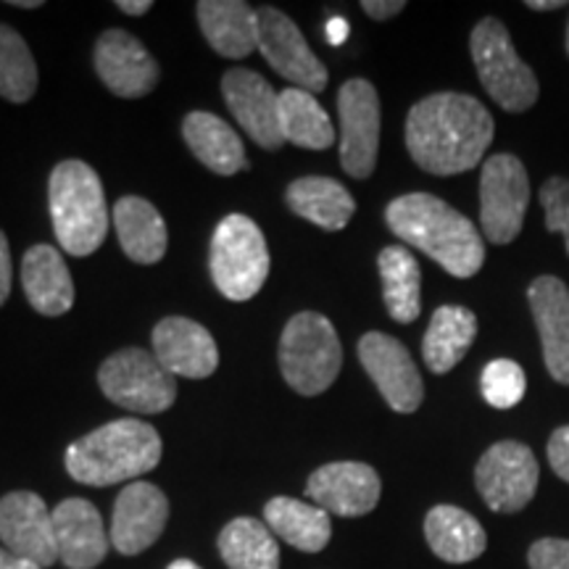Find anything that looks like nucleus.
Returning a JSON list of instances; mask_svg holds the SVG:
<instances>
[{
    "label": "nucleus",
    "instance_id": "nucleus-37",
    "mask_svg": "<svg viewBox=\"0 0 569 569\" xmlns=\"http://www.w3.org/2000/svg\"><path fill=\"white\" fill-rule=\"evenodd\" d=\"M549 465L559 480L569 482V425L559 427L549 440Z\"/></svg>",
    "mask_w": 569,
    "mask_h": 569
},
{
    "label": "nucleus",
    "instance_id": "nucleus-8",
    "mask_svg": "<svg viewBox=\"0 0 569 569\" xmlns=\"http://www.w3.org/2000/svg\"><path fill=\"white\" fill-rule=\"evenodd\" d=\"M98 382L109 401L140 415H161L177 401L174 375L142 348L111 353L98 369Z\"/></svg>",
    "mask_w": 569,
    "mask_h": 569
},
{
    "label": "nucleus",
    "instance_id": "nucleus-45",
    "mask_svg": "<svg viewBox=\"0 0 569 569\" xmlns=\"http://www.w3.org/2000/svg\"><path fill=\"white\" fill-rule=\"evenodd\" d=\"M11 6H17V9H38L42 3L40 0H11Z\"/></svg>",
    "mask_w": 569,
    "mask_h": 569
},
{
    "label": "nucleus",
    "instance_id": "nucleus-12",
    "mask_svg": "<svg viewBox=\"0 0 569 569\" xmlns=\"http://www.w3.org/2000/svg\"><path fill=\"white\" fill-rule=\"evenodd\" d=\"M259 51L293 88L311 96L327 88L325 63L311 51L296 21L274 6L259 9Z\"/></svg>",
    "mask_w": 569,
    "mask_h": 569
},
{
    "label": "nucleus",
    "instance_id": "nucleus-39",
    "mask_svg": "<svg viewBox=\"0 0 569 569\" xmlns=\"http://www.w3.org/2000/svg\"><path fill=\"white\" fill-rule=\"evenodd\" d=\"M11 293V251L9 240L0 232V306L6 303V298Z\"/></svg>",
    "mask_w": 569,
    "mask_h": 569
},
{
    "label": "nucleus",
    "instance_id": "nucleus-27",
    "mask_svg": "<svg viewBox=\"0 0 569 569\" xmlns=\"http://www.w3.org/2000/svg\"><path fill=\"white\" fill-rule=\"evenodd\" d=\"M478 338V317L465 306H440L430 319L422 356L432 375H448L465 359L469 348Z\"/></svg>",
    "mask_w": 569,
    "mask_h": 569
},
{
    "label": "nucleus",
    "instance_id": "nucleus-41",
    "mask_svg": "<svg viewBox=\"0 0 569 569\" xmlns=\"http://www.w3.org/2000/svg\"><path fill=\"white\" fill-rule=\"evenodd\" d=\"M348 38V21L346 19H330V24H327V42H332V46H340Z\"/></svg>",
    "mask_w": 569,
    "mask_h": 569
},
{
    "label": "nucleus",
    "instance_id": "nucleus-34",
    "mask_svg": "<svg viewBox=\"0 0 569 569\" xmlns=\"http://www.w3.org/2000/svg\"><path fill=\"white\" fill-rule=\"evenodd\" d=\"M480 390L493 409H515L528 390V377L517 361L496 359L482 369Z\"/></svg>",
    "mask_w": 569,
    "mask_h": 569
},
{
    "label": "nucleus",
    "instance_id": "nucleus-44",
    "mask_svg": "<svg viewBox=\"0 0 569 569\" xmlns=\"http://www.w3.org/2000/svg\"><path fill=\"white\" fill-rule=\"evenodd\" d=\"M167 569H203V567H198L196 561H190V559H177Z\"/></svg>",
    "mask_w": 569,
    "mask_h": 569
},
{
    "label": "nucleus",
    "instance_id": "nucleus-9",
    "mask_svg": "<svg viewBox=\"0 0 569 569\" xmlns=\"http://www.w3.org/2000/svg\"><path fill=\"white\" fill-rule=\"evenodd\" d=\"M530 206V177L525 163L511 153H496L482 163L480 174V224L496 246L515 243L522 232Z\"/></svg>",
    "mask_w": 569,
    "mask_h": 569
},
{
    "label": "nucleus",
    "instance_id": "nucleus-29",
    "mask_svg": "<svg viewBox=\"0 0 569 569\" xmlns=\"http://www.w3.org/2000/svg\"><path fill=\"white\" fill-rule=\"evenodd\" d=\"M284 198L290 211L330 232L343 230L356 213L353 196L330 177H301L290 184Z\"/></svg>",
    "mask_w": 569,
    "mask_h": 569
},
{
    "label": "nucleus",
    "instance_id": "nucleus-32",
    "mask_svg": "<svg viewBox=\"0 0 569 569\" xmlns=\"http://www.w3.org/2000/svg\"><path fill=\"white\" fill-rule=\"evenodd\" d=\"M219 553L230 569H280L274 532L253 517L232 519L219 532Z\"/></svg>",
    "mask_w": 569,
    "mask_h": 569
},
{
    "label": "nucleus",
    "instance_id": "nucleus-15",
    "mask_svg": "<svg viewBox=\"0 0 569 569\" xmlns=\"http://www.w3.org/2000/svg\"><path fill=\"white\" fill-rule=\"evenodd\" d=\"M222 96L232 117L243 127L248 138L264 151L282 146L280 130V92H274L259 71L230 69L222 77Z\"/></svg>",
    "mask_w": 569,
    "mask_h": 569
},
{
    "label": "nucleus",
    "instance_id": "nucleus-17",
    "mask_svg": "<svg viewBox=\"0 0 569 569\" xmlns=\"http://www.w3.org/2000/svg\"><path fill=\"white\" fill-rule=\"evenodd\" d=\"M169 519V501L153 482H130L113 501L111 546L124 557H138L161 538Z\"/></svg>",
    "mask_w": 569,
    "mask_h": 569
},
{
    "label": "nucleus",
    "instance_id": "nucleus-25",
    "mask_svg": "<svg viewBox=\"0 0 569 569\" xmlns=\"http://www.w3.org/2000/svg\"><path fill=\"white\" fill-rule=\"evenodd\" d=\"M425 538L430 551L448 565H469L488 549V536L478 519L451 503L427 511Z\"/></svg>",
    "mask_w": 569,
    "mask_h": 569
},
{
    "label": "nucleus",
    "instance_id": "nucleus-5",
    "mask_svg": "<svg viewBox=\"0 0 569 569\" xmlns=\"http://www.w3.org/2000/svg\"><path fill=\"white\" fill-rule=\"evenodd\" d=\"M343 367V348L332 322L317 311H301L284 325L280 338V372L301 396L325 393Z\"/></svg>",
    "mask_w": 569,
    "mask_h": 569
},
{
    "label": "nucleus",
    "instance_id": "nucleus-24",
    "mask_svg": "<svg viewBox=\"0 0 569 569\" xmlns=\"http://www.w3.org/2000/svg\"><path fill=\"white\" fill-rule=\"evenodd\" d=\"M113 227L127 259L134 264H159L167 253V222L151 201L138 196H124L113 203Z\"/></svg>",
    "mask_w": 569,
    "mask_h": 569
},
{
    "label": "nucleus",
    "instance_id": "nucleus-18",
    "mask_svg": "<svg viewBox=\"0 0 569 569\" xmlns=\"http://www.w3.org/2000/svg\"><path fill=\"white\" fill-rule=\"evenodd\" d=\"M96 71L106 88L119 98H142L161 80L159 63L138 38L124 30H109L96 46Z\"/></svg>",
    "mask_w": 569,
    "mask_h": 569
},
{
    "label": "nucleus",
    "instance_id": "nucleus-6",
    "mask_svg": "<svg viewBox=\"0 0 569 569\" xmlns=\"http://www.w3.org/2000/svg\"><path fill=\"white\" fill-rule=\"evenodd\" d=\"M211 280L230 301H251L269 277L264 232L243 213H230L217 224L209 251Z\"/></svg>",
    "mask_w": 569,
    "mask_h": 569
},
{
    "label": "nucleus",
    "instance_id": "nucleus-19",
    "mask_svg": "<svg viewBox=\"0 0 569 569\" xmlns=\"http://www.w3.org/2000/svg\"><path fill=\"white\" fill-rule=\"evenodd\" d=\"M153 356L169 375L203 380L219 367V348L203 325L184 317H167L153 327Z\"/></svg>",
    "mask_w": 569,
    "mask_h": 569
},
{
    "label": "nucleus",
    "instance_id": "nucleus-38",
    "mask_svg": "<svg viewBox=\"0 0 569 569\" xmlns=\"http://www.w3.org/2000/svg\"><path fill=\"white\" fill-rule=\"evenodd\" d=\"M361 9H365L369 19L388 21L407 9V3H403V0H365V3H361Z\"/></svg>",
    "mask_w": 569,
    "mask_h": 569
},
{
    "label": "nucleus",
    "instance_id": "nucleus-20",
    "mask_svg": "<svg viewBox=\"0 0 569 569\" xmlns=\"http://www.w3.org/2000/svg\"><path fill=\"white\" fill-rule=\"evenodd\" d=\"M528 301L536 319L546 369L561 386H569V288L559 277L532 280Z\"/></svg>",
    "mask_w": 569,
    "mask_h": 569
},
{
    "label": "nucleus",
    "instance_id": "nucleus-31",
    "mask_svg": "<svg viewBox=\"0 0 569 569\" xmlns=\"http://www.w3.org/2000/svg\"><path fill=\"white\" fill-rule=\"evenodd\" d=\"M280 130L284 142L309 151H327L336 142L330 113L311 92L298 88H284L280 92Z\"/></svg>",
    "mask_w": 569,
    "mask_h": 569
},
{
    "label": "nucleus",
    "instance_id": "nucleus-3",
    "mask_svg": "<svg viewBox=\"0 0 569 569\" xmlns=\"http://www.w3.org/2000/svg\"><path fill=\"white\" fill-rule=\"evenodd\" d=\"M161 436L140 419H113L67 448V472L82 486L106 488L140 478L161 461Z\"/></svg>",
    "mask_w": 569,
    "mask_h": 569
},
{
    "label": "nucleus",
    "instance_id": "nucleus-10",
    "mask_svg": "<svg viewBox=\"0 0 569 569\" xmlns=\"http://www.w3.org/2000/svg\"><path fill=\"white\" fill-rule=\"evenodd\" d=\"M538 480L536 453L517 440L493 443L475 467V486L496 515H515L528 507L538 493Z\"/></svg>",
    "mask_w": 569,
    "mask_h": 569
},
{
    "label": "nucleus",
    "instance_id": "nucleus-14",
    "mask_svg": "<svg viewBox=\"0 0 569 569\" xmlns=\"http://www.w3.org/2000/svg\"><path fill=\"white\" fill-rule=\"evenodd\" d=\"M0 540L6 543V551L40 567L59 561L53 511L30 490H17L0 498Z\"/></svg>",
    "mask_w": 569,
    "mask_h": 569
},
{
    "label": "nucleus",
    "instance_id": "nucleus-11",
    "mask_svg": "<svg viewBox=\"0 0 569 569\" xmlns=\"http://www.w3.org/2000/svg\"><path fill=\"white\" fill-rule=\"evenodd\" d=\"M340 167L353 180H367L380 153V96L367 80H348L338 92Z\"/></svg>",
    "mask_w": 569,
    "mask_h": 569
},
{
    "label": "nucleus",
    "instance_id": "nucleus-26",
    "mask_svg": "<svg viewBox=\"0 0 569 569\" xmlns=\"http://www.w3.org/2000/svg\"><path fill=\"white\" fill-rule=\"evenodd\" d=\"M182 134L196 159L213 174L232 177L248 169L243 140L224 119L213 117L209 111H193L182 122Z\"/></svg>",
    "mask_w": 569,
    "mask_h": 569
},
{
    "label": "nucleus",
    "instance_id": "nucleus-33",
    "mask_svg": "<svg viewBox=\"0 0 569 569\" xmlns=\"http://www.w3.org/2000/svg\"><path fill=\"white\" fill-rule=\"evenodd\" d=\"M38 90V63L24 38L0 24V98L27 103Z\"/></svg>",
    "mask_w": 569,
    "mask_h": 569
},
{
    "label": "nucleus",
    "instance_id": "nucleus-42",
    "mask_svg": "<svg viewBox=\"0 0 569 569\" xmlns=\"http://www.w3.org/2000/svg\"><path fill=\"white\" fill-rule=\"evenodd\" d=\"M119 11L130 13V17H142V13H148L153 9L151 0H119Z\"/></svg>",
    "mask_w": 569,
    "mask_h": 569
},
{
    "label": "nucleus",
    "instance_id": "nucleus-16",
    "mask_svg": "<svg viewBox=\"0 0 569 569\" xmlns=\"http://www.w3.org/2000/svg\"><path fill=\"white\" fill-rule=\"evenodd\" d=\"M380 475L365 461H332L306 482V496L336 517H365L380 503Z\"/></svg>",
    "mask_w": 569,
    "mask_h": 569
},
{
    "label": "nucleus",
    "instance_id": "nucleus-13",
    "mask_svg": "<svg viewBox=\"0 0 569 569\" xmlns=\"http://www.w3.org/2000/svg\"><path fill=\"white\" fill-rule=\"evenodd\" d=\"M359 361L390 409L398 415H411L422 407V375L401 340L390 338L386 332H367L359 340Z\"/></svg>",
    "mask_w": 569,
    "mask_h": 569
},
{
    "label": "nucleus",
    "instance_id": "nucleus-46",
    "mask_svg": "<svg viewBox=\"0 0 569 569\" xmlns=\"http://www.w3.org/2000/svg\"><path fill=\"white\" fill-rule=\"evenodd\" d=\"M567 53H569V24H567Z\"/></svg>",
    "mask_w": 569,
    "mask_h": 569
},
{
    "label": "nucleus",
    "instance_id": "nucleus-2",
    "mask_svg": "<svg viewBox=\"0 0 569 569\" xmlns=\"http://www.w3.org/2000/svg\"><path fill=\"white\" fill-rule=\"evenodd\" d=\"M386 222L403 243L430 256L448 274L467 280L482 269L486 243L465 213L430 193H409L388 203Z\"/></svg>",
    "mask_w": 569,
    "mask_h": 569
},
{
    "label": "nucleus",
    "instance_id": "nucleus-4",
    "mask_svg": "<svg viewBox=\"0 0 569 569\" xmlns=\"http://www.w3.org/2000/svg\"><path fill=\"white\" fill-rule=\"evenodd\" d=\"M53 232L61 248L71 256H90L109 234V206H106L101 177L84 161H61L48 180Z\"/></svg>",
    "mask_w": 569,
    "mask_h": 569
},
{
    "label": "nucleus",
    "instance_id": "nucleus-28",
    "mask_svg": "<svg viewBox=\"0 0 569 569\" xmlns=\"http://www.w3.org/2000/svg\"><path fill=\"white\" fill-rule=\"evenodd\" d=\"M264 517H267V528L298 551L319 553L327 543H330V536H332L330 515H327L325 509H319L317 503H306V501H298V498L277 496L272 501H267Z\"/></svg>",
    "mask_w": 569,
    "mask_h": 569
},
{
    "label": "nucleus",
    "instance_id": "nucleus-1",
    "mask_svg": "<svg viewBox=\"0 0 569 569\" xmlns=\"http://www.w3.org/2000/svg\"><path fill=\"white\" fill-rule=\"evenodd\" d=\"M493 117L478 98L436 92L411 106L407 148L425 172L451 177L475 169L493 142Z\"/></svg>",
    "mask_w": 569,
    "mask_h": 569
},
{
    "label": "nucleus",
    "instance_id": "nucleus-7",
    "mask_svg": "<svg viewBox=\"0 0 569 569\" xmlns=\"http://www.w3.org/2000/svg\"><path fill=\"white\" fill-rule=\"evenodd\" d=\"M469 51H472L482 88L503 111L522 113L536 106L540 96L538 77L519 59L515 42L501 21L493 17L482 19L469 38Z\"/></svg>",
    "mask_w": 569,
    "mask_h": 569
},
{
    "label": "nucleus",
    "instance_id": "nucleus-22",
    "mask_svg": "<svg viewBox=\"0 0 569 569\" xmlns=\"http://www.w3.org/2000/svg\"><path fill=\"white\" fill-rule=\"evenodd\" d=\"M198 24L209 46L224 59H246L259 51V11L243 0H201Z\"/></svg>",
    "mask_w": 569,
    "mask_h": 569
},
{
    "label": "nucleus",
    "instance_id": "nucleus-30",
    "mask_svg": "<svg viewBox=\"0 0 569 569\" xmlns=\"http://www.w3.org/2000/svg\"><path fill=\"white\" fill-rule=\"evenodd\" d=\"M382 280V298L390 319L411 325L422 315V272L409 248L388 246L377 256Z\"/></svg>",
    "mask_w": 569,
    "mask_h": 569
},
{
    "label": "nucleus",
    "instance_id": "nucleus-40",
    "mask_svg": "<svg viewBox=\"0 0 569 569\" xmlns=\"http://www.w3.org/2000/svg\"><path fill=\"white\" fill-rule=\"evenodd\" d=\"M0 569H42V567L34 565L30 559H21L17 553L0 549Z\"/></svg>",
    "mask_w": 569,
    "mask_h": 569
},
{
    "label": "nucleus",
    "instance_id": "nucleus-35",
    "mask_svg": "<svg viewBox=\"0 0 569 569\" xmlns=\"http://www.w3.org/2000/svg\"><path fill=\"white\" fill-rule=\"evenodd\" d=\"M540 206H543L546 230L565 234V248L569 253V180L551 177L540 188Z\"/></svg>",
    "mask_w": 569,
    "mask_h": 569
},
{
    "label": "nucleus",
    "instance_id": "nucleus-21",
    "mask_svg": "<svg viewBox=\"0 0 569 569\" xmlns=\"http://www.w3.org/2000/svg\"><path fill=\"white\" fill-rule=\"evenodd\" d=\"M59 561L69 569H92L109 553L111 538L106 536L101 511L84 498H67L53 511Z\"/></svg>",
    "mask_w": 569,
    "mask_h": 569
},
{
    "label": "nucleus",
    "instance_id": "nucleus-43",
    "mask_svg": "<svg viewBox=\"0 0 569 569\" xmlns=\"http://www.w3.org/2000/svg\"><path fill=\"white\" fill-rule=\"evenodd\" d=\"M565 0H528L530 11H557L565 9Z\"/></svg>",
    "mask_w": 569,
    "mask_h": 569
},
{
    "label": "nucleus",
    "instance_id": "nucleus-23",
    "mask_svg": "<svg viewBox=\"0 0 569 569\" xmlns=\"http://www.w3.org/2000/svg\"><path fill=\"white\" fill-rule=\"evenodd\" d=\"M21 288L42 317L67 315L74 303V282L63 256L53 246H32L21 259Z\"/></svg>",
    "mask_w": 569,
    "mask_h": 569
},
{
    "label": "nucleus",
    "instance_id": "nucleus-36",
    "mask_svg": "<svg viewBox=\"0 0 569 569\" xmlns=\"http://www.w3.org/2000/svg\"><path fill=\"white\" fill-rule=\"evenodd\" d=\"M530 569H569V540L540 538L528 551Z\"/></svg>",
    "mask_w": 569,
    "mask_h": 569
}]
</instances>
